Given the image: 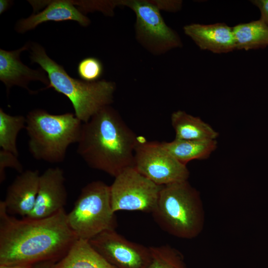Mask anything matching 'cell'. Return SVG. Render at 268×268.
Here are the masks:
<instances>
[{
	"label": "cell",
	"instance_id": "6da1fadb",
	"mask_svg": "<svg viewBox=\"0 0 268 268\" xmlns=\"http://www.w3.org/2000/svg\"><path fill=\"white\" fill-rule=\"evenodd\" d=\"M77 239L65 209L44 218L18 219L0 201V265L57 262Z\"/></svg>",
	"mask_w": 268,
	"mask_h": 268
},
{
	"label": "cell",
	"instance_id": "7a4b0ae2",
	"mask_svg": "<svg viewBox=\"0 0 268 268\" xmlns=\"http://www.w3.org/2000/svg\"><path fill=\"white\" fill-rule=\"evenodd\" d=\"M138 138L109 105L82 124L76 151L89 167L115 178L133 167Z\"/></svg>",
	"mask_w": 268,
	"mask_h": 268
},
{
	"label": "cell",
	"instance_id": "3957f363",
	"mask_svg": "<svg viewBox=\"0 0 268 268\" xmlns=\"http://www.w3.org/2000/svg\"><path fill=\"white\" fill-rule=\"evenodd\" d=\"M29 42L31 62L38 64L48 76L49 85L44 89L53 88L66 96L72 105L75 116L83 123L114 102L115 82L105 79L87 82L74 78L48 56L42 45Z\"/></svg>",
	"mask_w": 268,
	"mask_h": 268
},
{
	"label": "cell",
	"instance_id": "277c9868",
	"mask_svg": "<svg viewBox=\"0 0 268 268\" xmlns=\"http://www.w3.org/2000/svg\"><path fill=\"white\" fill-rule=\"evenodd\" d=\"M151 214L162 230L179 238H195L204 227L200 194L188 180L163 186Z\"/></svg>",
	"mask_w": 268,
	"mask_h": 268
},
{
	"label": "cell",
	"instance_id": "5b68a950",
	"mask_svg": "<svg viewBox=\"0 0 268 268\" xmlns=\"http://www.w3.org/2000/svg\"><path fill=\"white\" fill-rule=\"evenodd\" d=\"M82 124L72 113L54 115L42 109L30 111L25 128L30 154L50 163L63 162L69 145L78 142Z\"/></svg>",
	"mask_w": 268,
	"mask_h": 268
},
{
	"label": "cell",
	"instance_id": "8992f818",
	"mask_svg": "<svg viewBox=\"0 0 268 268\" xmlns=\"http://www.w3.org/2000/svg\"><path fill=\"white\" fill-rule=\"evenodd\" d=\"M67 220L78 239L89 240L105 231L116 230L118 221L112 208L110 186L96 180L83 187Z\"/></svg>",
	"mask_w": 268,
	"mask_h": 268
},
{
	"label": "cell",
	"instance_id": "52a82bcc",
	"mask_svg": "<svg viewBox=\"0 0 268 268\" xmlns=\"http://www.w3.org/2000/svg\"><path fill=\"white\" fill-rule=\"evenodd\" d=\"M118 5L134 12L135 39L149 53L160 56L183 46L180 37L167 25L153 0H121Z\"/></svg>",
	"mask_w": 268,
	"mask_h": 268
},
{
	"label": "cell",
	"instance_id": "ba28073f",
	"mask_svg": "<svg viewBox=\"0 0 268 268\" xmlns=\"http://www.w3.org/2000/svg\"><path fill=\"white\" fill-rule=\"evenodd\" d=\"M133 167L159 186L187 181L190 172L186 165L173 156L161 142L139 137L134 153Z\"/></svg>",
	"mask_w": 268,
	"mask_h": 268
},
{
	"label": "cell",
	"instance_id": "9c48e42d",
	"mask_svg": "<svg viewBox=\"0 0 268 268\" xmlns=\"http://www.w3.org/2000/svg\"><path fill=\"white\" fill-rule=\"evenodd\" d=\"M162 186L129 167L115 177L110 186L112 210L115 213L126 210L151 213Z\"/></svg>",
	"mask_w": 268,
	"mask_h": 268
},
{
	"label": "cell",
	"instance_id": "30bf717a",
	"mask_svg": "<svg viewBox=\"0 0 268 268\" xmlns=\"http://www.w3.org/2000/svg\"><path fill=\"white\" fill-rule=\"evenodd\" d=\"M89 242L116 268H147L150 262L149 247L131 241L116 230L101 232Z\"/></svg>",
	"mask_w": 268,
	"mask_h": 268
},
{
	"label": "cell",
	"instance_id": "8fae6325",
	"mask_svg": "<svg viewBox=\"0 0 268 268\" xmlns=\"http://www.w3.org/2000/svg\"><path fill=\"white\" fill-rule=\"evenodd\" d=\"M64 171L59 167L49 168L40 174L35 204L26 217L44 218L65 209L67 198Z\"/></svg>",
	"mask_w": 268,
	"mask_h": 268
},
{
	"label": "cell",
	"instance_id": "7c38bea8",
	"mask_svg": "<svg viewBox=\"0 0 268 268\" xmlns=\"http://www.w3.org/2000/svg\"><path fill=\"white\" fill-rule=\"evenodd\" d=\"M29 48L28 42L15 50L0 49V80L4 84L7 94L14 86L25 88L30 93H34L28 88L29 83L33 81H39L46 87L49 85L48 76L44 70L42 68H30L21 61L20 54L28 51Z\"/></svg>",
	"mask_w": 268,
	"mask_h": 268
},
{
	"label": "cell",
	"instance_id": "4fadbf2b",
	"mask_svg": "<svg viewBox=\"0 0 268 268\" xmlns=\"http://www.w3.org/2000/svg\"><path fill=\"white\" fill-rule=\"evenodd\" d=\"M40 176L39 170H27L15 177L2 201L9 214L26 217L31 213L36 200Z\"/></svg>",
	"mask_w": 268,
	"mask_h": 268
},
{
	"label": "cell",
	"instance_id": "5bb4252c",
	"mask_svg": "<svg viewBox=\"0 0 268 268\" xmlns=\"http://www.w3.org/2000/svg\"><path fill=\"white\" fill-rule=\"evenodd\" d=\"M46 7L41 12L31 14L25 18L19 20L15 25V30L23 34L35 29L39 25L49 21L61 22L73 20L80 26L86 27L91 21L90 19L75 6L71 1L58 0L50 2H39Z\"/></svg>",
	"mask_w": 268,
	"mask_h": 268
},
{
	"label": "cell",
	"instance_id": "9a60e30c",
	"mask_svg": "<svg viewBox=\"0 0 268 268\" xmlns=\"http://www.w3.org/2000/svg\"><path fill=\"white\" fill-rule=\"evenodd\" d=\"M183 30L201 50L216 54L226 53L236 50L232 27L225 23H192L184 26Z\"/></svg>",
	"mask_w": 268,
	"mask_h": 268
},
{
	"label": "cell",
	"instance_id": "2e32d148",
	"mask_svg": "<svg viewBox=\"0 0 268 268\" xmlns=\"http://www.w3.org/2000/svg\"><path fill=\"white\" fill-rule=\"evenodd\" d=\"M54 268H116L100 255L89 240L77 239Z\"/></svg>",
	"mask_w": 268,
	"mask_h": 268
},
{
	"label": "cell",
	"instance_id": "e0dca14e",
	"mask_svg": "<svg viewBox=\"0 0 268 268\" xmlns=\"http://www.w3.org/2000/svg\"><path fill=\"white\" fill-rule=\"evenodd\" d=\"M171 125L178 139L198 140L216 139L218 133L201 118L182 110L173 112L171 116Z\"/></svg>",
	"mask_w": 268,
	"mask_h": 268
},
{
	"label": "cell",
	"instance_id": "ac0fdd59",
	"mask_svg": "<svg viewBox=\"0 0 268 268\" xmlns=\"http://www.w3.org/2000/svg\"><path fill=\"white\" fill-rule=\"evenodd\" d=\"M161 142L173 156L186 165L193 160L207 159L217 147L216 139L189 140L175 138L171 141Z\"/></svg>",
	"mask_w": 268,
	"mask_h": 268
},
{
	"label": "cell",
	"instance_id": "d6986e66",
	"mask_svg": "<svg viewBox=\"0 0 268 268\" xmlns=\"http://www.w3.org/2000/svg\"><path fill=\"white\" fill-rule=\"evenodd\" d=\"M236 50H256L268 46V26L260 19L232 27Z\"/></svg>",
	"mask_w": 268,
	"mask_h": 268
},
{
	"label": "cell",
	"instance_id": "ffe728a7",
	"mask_svg": "<svg viewBox=\"0 0 268 268\" xmlns=\"http://www.w3.org/2000/svg\"><path fill=\"white\" fill-rule=\"evenodd\" d=\"M26 117L11 116L0 109V147L18 157L16 139L19 132L25 128Z\"/></svg>",
	"mask_w": 268,
	"mask_h": 268
},
{
	"label": "cell",
	"instance_id": "44dd1931",
	"mask_svg": "<svg viewBox=\"0 0 268 268\" xmlns=\"http://www.w3.org/2000/svg\"><path fill=\"white\" fill-rule=\"evenodd\" d=\"M151 260L147 268H187L182 253L169 245L149 247Z\"/></svg>",
	"mask_w": 268,
	"mask_h": 268
},
{
	"label": "cell",
	"instance_id": "7402d4cb",
	"mask_svg": "<svg viewBox=\"0 0 268 268\" xmlns=\"http://www.w3.org/2000/svg\"><path fill=\"white\" fill-rule=\"evenodd\" d=\"M103 65L95 57H87L78 64L77 72L78 76L84 81L94 82L99 80L103 73Z\"/></svg>",
	"mask_w": 268,
	"mask_h": 268
},
{
	"label": "cell",
	"instance_id": "603a6c76",
	"mask_svg": "<svg viewBox=\"0 0 268 268\" xmlns=\"http://www.w3.org/2000/svg\"><path fill=\"white\" fill-rule=\"evenodd\" d=\"M11 168L19 173L23 171V167L18 160V156L13 153L3 150H0V183H2L5 179V169Z\"/></svg>",
	"mask_w": 268,
	"mask_h": 268
},
{
	"label": "cell",
	"instance_id": "cb8c5ba5",
	"mask_svg": "<svg viewBox=\"0 0 268 268\" xmlns=\"http://www.w3.org/2000/svg\"><path fill=\"white\" fill-rule=\"evenodd\" d=\"M154 4L160 10L168 12H176L182 6L181 0H152Z\"/></svg>",
	"mask_w": 268,
	"mask_h": 268
},
{
	"label": "cell",
	"instance_id": "d4e9b609",
	"mask_svg": "<svg viewBox=\"0 0 268 268\" xmlns=\"http://www.w3.org/2000/svg\"><path fill=\"white\" fill-rule=\"evenodd\" d=\"M251 2L260 10V20L268 26V0H253Z\"/></svg>",
	"mask_w": 268,
	"mask_h": 268
},
{
	"label": "cell",
	"instance_id": "484cf974",
	"mask_svg": "<svg viewBox=\"0 0 268 268\" xmlns=\"http://www.w3.org/2000/svg\"><path fill=\"white\" fill-rule=\"evenodd\" d=\"M56 262L54 261H45L35 264L32 268H54Z\"/></svg>",
	"mask_w": 268,
	"mask_h": 268
},
{
	"label": "cell",
	"instance_id": "4316f807",
	"mask_svg": "<svg viewBox=\"0 0 268 268\" xmlns=\"http://www.w3.org/2000/svg\"><path fill=\"white\" fill-rule=\"evenodd\" d=\"M13 2L9 0H0V14H1L3 12L7 10L12 5Z\"/></svg>",
	"mask_w": 268,
	"mask_h": 268
},
{
	"label": "cell",
	"instance_id": "83f0119b",
	"mask_svg": "<svg viewBox=\"0 0 268 268\" xmlns=\"http://www.w3.org/2000/svg\"><path fill=\"white\" fill-rule=\"evenodd\" d=\"M30 265H0V268H32Z\"/></svg>",
	"mask_w": 268,
	"mask_h": 268
}]
</instances>
